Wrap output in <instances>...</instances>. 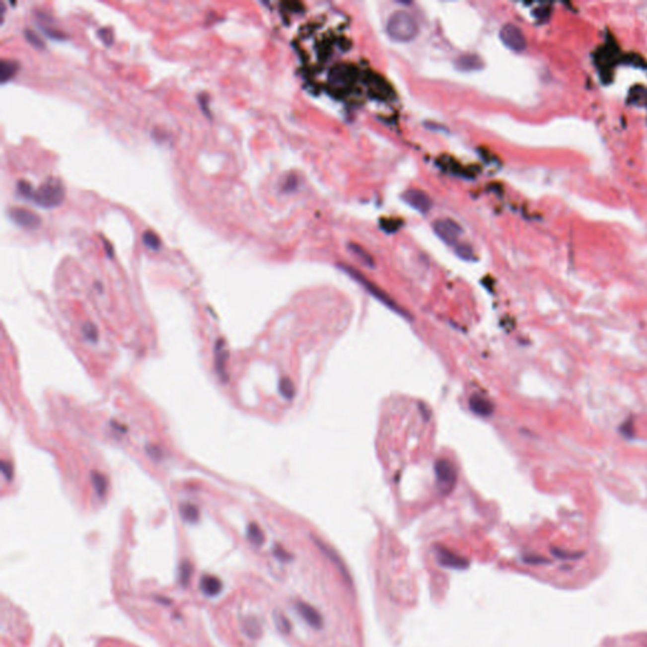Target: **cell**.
<instances>
[{"instance_id":"6da1fadb","label":"cell","mask_w":647,"mask_h":647,"mask_svg":"<svg viewBox=\"0 0 647 647\" xmlns=\"http://www.w3.org/2000/svg\"><path fill=\"white\" fill-rule=\"evenodd\" d=\"M18 189L22 196L33 200L38 206H42L45 209L56 208L61 205L65 199V186L62 181L59 178L51 177L46 180L41 187L37 190L32 189L29 184L25 181H20L18 184Z\"/></svg>"},{"instance_id":"7a4b0ae2","label":"cell","mask_w":647,"mask_h":647,"mask_svg":"<svg viewBox=\"0 0 647 647\" xmlns=\"http://www.w3.org/2000/svg\"><path fill=\"white\" fill-rule=\"evenodd\" d=\"M386 29L392 39L397 42H409L419 33V23L409 11L397 10L389 17Z\"/></svg>"},{"instance_id":"3957f363","label":"cell","mask_w":647,"mask_h":647,"mask_svg":"<svg viewBox=\"0 0 647 647\" xmlns=\"http://www.w3.org/2000/svg\"><path fill=\"white\" fill-rule=\"evenodd\" d=\"M342 267H343V270H344L345 272L348 273V275H350L352 277L354 278V280L357 281V282H359V284H360L361 286L364 287V288L367 289V291L369 292L372 296H374V297L377 298L378 301H381L383 305H386L387 307L391 308L392 311H395L396 314L401 315V316H403V317H406L407 320H410L409 319L410 315L407 314V312H406L405 310H403V308L401 307L400 305H398V303H396L395 301L392 300V297H389L388 294H387L386 292L383 291V289H381L378 286H375V285L373 284V282H370L368 278L364 277V276L361 275L360 272H358L357 270H354L353 267H348V266H342Z\"/></svg>"},{"instance_id":"277c9868","label":"cell","mask_w":647,"mask_h":647,"mask_svg":"<svg viewBox=\"0 0 647 647\" xmlns=\"http://www.w3.org/2000/svg\"><path fill=\"white\" fill-rule=\"evenodd\" d=\"M358 81V70L350 65H339L334 67L329 75V85L338 94L350 91Z\"/></svg>"},{"instance_id":"5b68a950","label":"cell","mask_w":647,"mask_h":647,"mask_svg":"<svg viewBox=\"0 0 647 647\" xmlns=\"http://www.w3.org/2000/svg\"><path fill=\"white\" fill-rule=\"evenodd\" d=\"M435 474L440 491L447 493L451 491L456 482V469L454 464L447 459H439L435 464Z\"/></svg>"},{"instance_id":"8992f818","label":"cell","mask_w":647,"mask_h":647,"mask_svg":"<svg viewBox=\"0 0 647 647\" xmlns=\"http://www.w3.org/2000/svg\"><path fill=\"white\" fill-rule=\"evenodd\" d=\"M433 231L442 242L449 245H455L458 244V238L461 233V228L454 220L439 219L433 222Z\"/></svg>"},{"instance_id":"52a82bcc","label":"cell","mask_w":647,"mask_h":647,"mask_svg":"<svg viewBox=\"0 0 647 647\" xmlns=\"http://www.w3.org/2000/svg\"><path fill=\"white\" fill-rule=\"evenodd\" d=\"M312 540H314V542H315V545L317 546V549H319V550L321 551V553L324 554V555H325L326 558H328L329 560L331 561V564H333L334 567L338 569V572H339V574L342 575V578L344 579L345 583L350 584V585H352V578H350L349 570H348V568H347V565H345L344 560L340 558L339 554L336 553V551L334 550L333 547L329 546V545H326L325 542H322L321 540L317 539V537H312Z\"/></svg>"},{"instance_id":"ba28073f","label":"cell","mask_w":647,"mask_h":647,"mask_svg":"<svg viewBox=\"0 0 647 647\" xmlns=\"http://www.w3.org/2000/svg\"><path fill=\"white\" fill-rule=\"evenodd\" d=\"M501 39L504 43L505 46L511 50L516 51V52H519V51H522L526 46V41L525 37H523L522 32L519 31L518 28L513 24H505L503 25V28L501 29Z\"/></svg>"},{"instance_id":"9c48e42d","label":"cell","mask_w":647,"mask_h":647,"mask_svg":"<svg viewBox=\"0 0 647 647\" xmlns=\"http://www.w3.org/2000/svg\"><path fill=\"white\" fill-rule=\"evenodd\" d=\"M10 217L14 222L24 229H37L41 225V217L36 213L23 208H13L10 210Z\"/></svg>"},{"instance_id":"30bf717a","label":"cell","mask_w":647,"mask_h":647,"mask_svg":"<svg viewBox=\"0 0 647 647\" xmlns=\"http://www.w3.org/2000/svg\"><path fill=\"white\" fill-rule=\"evenodd\" d=\"M436 559L439 561V564L444 568H451V569H467L469 567V561L467 559L461 558L456 555L453 551L446 550L444 547H436Z\"/></svg>"},{"instance_id":"8fae6325","label":"cell","mask_w":647,"mask_h":647,"mask_svg":"<svg viewBox=\"0 0 647 647\" xmlns=\"http://www.w3.org/2000/svg\"><path fill=\"white\" fill-rule=\"evenodd\" d=\"M403 200L409 204L411 208L417 210L421 214H426L431 209V200L428 195L420 190H409L403 194Z\"/></svg>"},{"instance_id":"7c38bea8","label":"cell","mask_w":647,"mask_h":647,"mask_svg":"<svg viewBox=\"0 0 647 647\" xmlns=\"http://www.w3.org/2000/svg\"><path fill=\"white\" fill-rule=\"evenodd\" d=\"M296 609H297L298 613L301 614L303 620L308 623V625L311 626L312 628L315 630H319V628L322 627L324 625V620H322L321 614L319 613V611L314 608L312 606L307 604L305 602H297L296 603Z\"/></svg>"},{"instance_id":"4fadbf2b","label":"cell","mask_w":647,"mask_h":647,"mask_svg":"<svg viewBox=\"0 0 647 647\" xmlns=\"http://www.w3.org/2000/svg\"><path fill=\"white\" fill-rule=\"evenodd\" d=\"M469 407L474 414L487 417L493 412V403L481 395H474L469 400Z\"/></svg>"},{"instance_id":"5bb4252c","label":"cell","mask_w":647,"mask_h":647,"mask_svg":"<svg viewBox=\"0 0 647 647\" xmlns=\"http://www.w3.org/2000/svg\"><path fill=\"white\" fill-rule=\"evenodd\" d=\"M200 586L204 594L208 595V597H215V595H217L221 592L222 584L220 581V579L214 576V575H205L201 579Z\"/></svg>"},{"instance_id":"9a60e30c","label":"cell","mask_w":647,"mask_h":647,"mask_svg":"<svg viewBox=\"0 0 647 647\" xmlns=\"http://www.w3.org/2000/svg\"><path fill=\"white\" fill-rule=\"evenodd\" d=\"M18 71V64L13 60H3L0 65V78L3 82H6L9 78L13 77Z\"/></svg>"},{"instance_id":"2e32d148","label":"cell","mask_w":647,"mask_h":647,"mask_svg":"<svg viewBox=\"0 0 647 647\" xmlns=\"http://www.w3.org/2000/svg\"><path fill=\"white\" fill-rule=\"evenodd\" d=\"M248 539L249 541L252 542L253 545H256V546H261L264 541V535L262 532L261 528L256 525V523H250L249 527H248Z\"/></svg>"},{"instance_id":"e0dca14e","label":"cell","mask_w":647,"mask_h":647,"mask_svg":"<svg viewBox=\"0 0 647 647\" xmlns=\"http://www.w3.org/2000/svg\"><path fill=\"white\" fill-rule=\"evenodd\" d=\"M181 516L186 519L187 522H196L199 519L198 508L192 504H184L181 507Z\"/></svg>"},{"instance_id":"ac0fdd59","label":"cell","mask_w":647,"mask_h":647,"mask_svg":"<svg viewBox=\"0 0 647 647\" xmlns=\"http://www.w3.org/2000/svg\"><path fill=\"white\" fill-rule=\"evenodd\" d=\"M273 620H275L276 626H277V628L282 632V634H288L289 630H291V623H289V621L285 617V614H282L281 612H275Z\"/></svg>"},{"instance_id":"d6986e66","label":"cell","mask_w":647,"mask_h":647,"mask_svg":"<svg viewBox=\"0 0 647 647\" xmlns=\"http://www.w3.org/2000/svg\"><path fill=\"white\" fill-rule=\"evenodd\" d=\"M280 392L281 395L284 396L285 398L287 400H291L294 395V386L293 383L291 382V379L288 378H284V379H281L280 382Z\"/></svg>"},{"instance_id":"ffe728a7","label":"cell","mask_w":647,"mask_h":647,"mask_svg":"<svg viewBox=\"0 0 647 647\" xmlns=\"http://www.w3.org/2000/svg\"><path fill=\"white\" fill-rule=\"evenodd\" d=\"M143 243H144V245H147L149 249H153V250L159 249V247H161V240H159L158 236H157L154 233H152V231H147V233L143 234Z\"/></svg>"},{"instance_id":"44dd1931","label":"cell","mask_w":647,"mask_h":647,"mask_svg":"<svg viewBox=\"0 0 647 647\" xmlns=\"http://www.w3.org/2000/svg\"><path fill=\"white\" fill-rule=\"evenodd\" d=\"M350 249L353 250V253L356 254L357 257H359V258H360V261H363L364 263L368 264V266H373V263H374V262H373L372 257H370L369 253L365 252L363 248L359 247V245H356V244H350Z\"/></svg>"},{"instance_id":"7402d4cb","label":"cell","mask_w":647,"mask_h":647,"mask_svg":"<svg viewBox=\"0 0 647 647\" xmlns=\"http://www.w3.org/2000/svg\"><path fill=\"white\" fill-rule=\"evenodd\" d=\"M92 482H94L95 489H96L97 495L99 496H104L106 491V479L99 473H92Z\"/></svg>"},{"instance_id":"603a6c76","label":"cell","mask_w":647,"mask_h":647,"mask_svg":"<svg viewBox=\"0 0 647 647\" xmlns=\"http://www.w3.org/2000/svg\"><path fill=\"white\" fill-rule=\"evenodd\" d=\"M191 573H192L191 565H190L187 561L182 563V564H181V567H180V580H181V583L186 585L187 581H189V578H190V575H191Z\"/></svg>"},{"instance_id":"cb8c5ba5","label":"cell","mask_w":647,"mask_h":647,"mask_svg":"<svg viewBox=\"0 0 647 647\" xmlns=\"http://www.w3.org/2000/svg\"><path fill=\"white\" fill-rule=\"evenodd\" d=\"M456 253L458 256L463 259H473V250L469 245L467 244H458L456 247Z\"/></svg>"},{"instance_id":"d4e9b609","label":"cell","mask_w":647,"mask_h":647,"mask_svg":"<svg viewBox=\"0 0 647 647\" xmlns=\"http://www.w3.org/2000/svg\"><path fill=\"white\" fill-rule=\"evenodd\" d=\"M82 331H83V334H85V336H86L89 340H94V342L96 340L97 331H96V329H95L94 325H91V324H86V325L83 326Z\"/></svg>"},{"instance_id":"484cf974","label":"cell","mask_w":647,"mask_h":647,"mask_svg":"<svg viewBox=\"0 0 647 647\" xmlns=\"http://www.w3.org/2000/svg\"><path fill=\"white\" fill-rule=\"evenodd\" d=\"M27 34H28V38H29V42H31V39H32V42H33L34 45H37V46H39V45H41V43H39V42H38V41H39V39H38V38H37V37H36V36H34V34H33V33H32V32H31V34H29V33H27Z\"/></svg>"}]
</instances>
